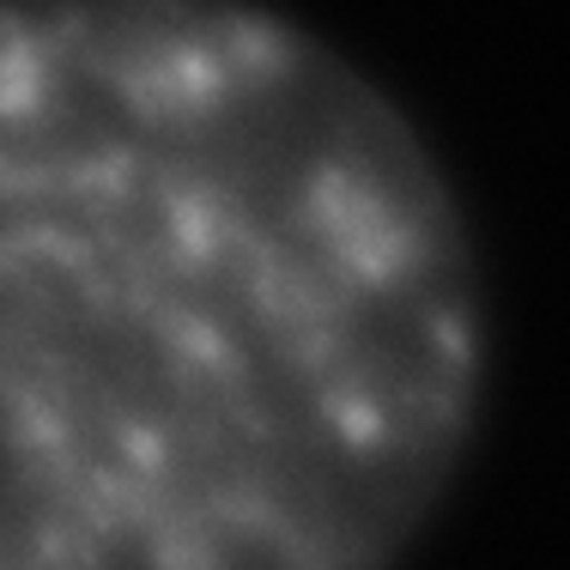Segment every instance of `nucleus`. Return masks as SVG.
Masks as SVG:
<instances>
[{
  "label": "nucleus",
  "instance_id": "obj_1",
  "mask_svg": "<svg viewBox=\"0 0 570 570\" xmlns=\"http://www.w3.org/2000/svg\"><path fill=\"white\" fill-rule=\"evenodd\" d=\"M431 128L285 0H0V570H406L492 413Z\"/></svg>",
  "mask_w": 570,
  "mask_h": 570
}]
</instances>
